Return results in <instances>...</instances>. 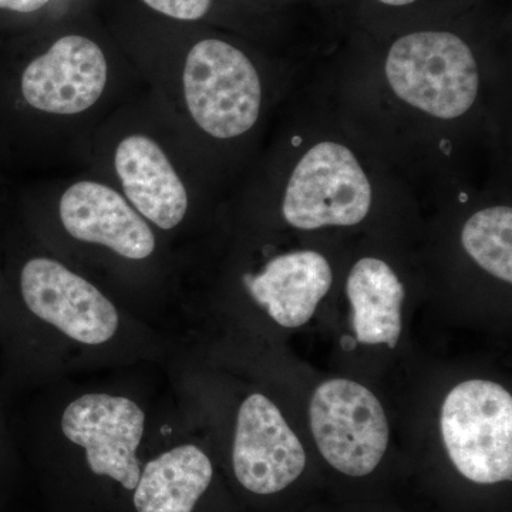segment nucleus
Returning <instances> with one entry per match:
<instances>
[{"label": "nucleus", "instance_id": "obj_7", "mask_svg": "<svg viewBox=\"0 0 512 512\" xmlns=\"http://www.w3.org/2000/svg\"><path fill=\"white\" fill-rule=\"evenodd\" d=\"M20 288L37 318L77 342L100 345L119 328L113 303L96 286L53 259H30L23 266Z\"/></svg>", "mask_w": 512, "mask_h": 512}, {"label": "nucleus", "instance_id": "obj_5", "mask_svg": "<svg viewBox=\"0 0 512 512\" xmlns=\"http://www.w3.org/2000/svg\"><path fill=\"white\" fill-rule=\"evenodd\" d=\"M311 429L320 454L350 477L372 473L389 446V423L382 404L362 384L332 379L311 400Z\"/></svg>", "mask_w": 512, "mask_h": 512}, {"label": "nucleus", "instance_id": "obj_1", "mask_svg": "<svg viewBox=\"0 0 512 512\" xmlns=\"http://www.w3.org/2000/svg\"><path fill=\"white\" fill-rule=\"evenodd\" d=\"M384 72L400 100L441 120L466 114L480 89L474 53L450 32L429 30L400 37L390 47Z\"/></svg>", "mask_w": 512, "mask_h": 512}, {"label": "nucleus", "instance_id": "obj_3", "mask_svg": "<svg viewBox=\"0 0 512 512\" xmlns=\"http://www.w3.org/2000/svg\"><path fill=\"white\" fill-rule=\"evenodd\" d=\"M184 96L192 120L211 137L248 133L259 119L262 84L251 60L227 42L207 39L185 60Z\"/></svg>", "mask_w": 512, "mask_h": 512}, {"label": "nucleus", "instance_id": "obj_18", "mask_svg": "<svg viewBox=\"0 0 512 512\" xmlns=\"http://www.w3.org/2000/svg\"><path fill=\"white\" fill-rule=\"evenodd\" d=\"M380 2L389 6H407L412 5L416 0H380Z\"/></svg>", "mask_w": 512, "mask_h": 512}, {"label": "nucleus", "instance_id": "obj_10", "mask_svg": "<svg viewBox=\"0 0 512 512\" xmlns=\"http://www.w3.org/2000/svg\"><path fill=\"white\" fill-rule=\"evenodd\" d=\"M63 227L79 241L110 248L124 258L146 259L156 238L140 214L123 197L94 181H80L64 192L59 205Z\"/></svg>", "mask_w": 512, "mask_h": 512}, {"label": "nucleus", "instance_id": "obj_11", "mask_svg": "<svg viewBox=\"0 0 512 512\" xmlns=\"http://www.w3.org/2000/svg\"><path fill=\"white\" fill-rule=\"evenodd\" d=\"M114 165L138 214L163 229H173L184 220L187 190L156 141L141 134L124 138L117 146Z\"/></svg>", "mask_w": 512, "mask_h": 512}, {"label": "nucleus", "instance_id": "obj_16", "mask_svg": "<svg viewBox=\"0 0 512 512\" xmlns=\"http://www.w3.org/2000/svg\"><path fill=\"white\" fill-rule=\"evenodd\" d=\"M165 16L178 20H198L211 8L212 0H143Z\"/></svg>", "mask_w": 512, "mask_h": 512}, {"label": "nucleus", "instance_id": "obj_6", "mask_svg": "<svg viewBox=\"0 0 512 512\" xmlns=\"http://www.w3.org/2000/svg\"><path fill=\"white\" fill-rule=\"evenodd\" d=\"M143 410L126 397L86 394L64 410V436L86 450L97 476H107L134 490L140 480L136 451L144 433Z\"/></svg>", "mask_w": 512, "mask_h": 512}, {"label": "nucleus", "instance_id": "obj_15", "mask_svg": "<svg viewBox=\"0 0 512 512\" xmlns=\"http://www.w3.org/2000/svg\"><path fill=\"white\" fill-rule=\"evenodd\" d=\"M468 255L488 274L512 282V210L507 205L485 208L468 218L461 232Z\"/></svg>", "mask_w": 512, "mask_h": 512}, {"label": "nucleus", "instance_id": "obj_14", "mask_svg": "<svg viewBox=\"0 0 512 512\" xmlns=\"http://www.w3.org/2000/svg\"><path fill=\"white\" fill-rule=\"evenodd\" d=\"M211 480L210 458L200 448H173L144 468L134 505L137 512H192Z\"/></svg>", "mask_w": 512, "mask_h": 512}, {"label": "nucleus", "instance_id": "obj_9", "mask_svg": "<svg viewBox=\"0 0 512 512\" xmlns=\"http://www.w3.org/2000/svg\"><path fill=\"white\" fill-rule=\"evenodd\" d=\"M107 84V60L97 43L70 35L23 70L20 93L32 109L73 116L99 101Z\"/></svg>", "mask_w": 512, "mask_h": 512}, {"label": "nucleus", "instance_id": "obj_17", "mask_svg": "<svg viewBox=\"0 0 512 512\" xmlns=\"http://www.w3.org/2000/svg\"><path fill=\"white\" fill-rule=\"evenodd\" d=\"M50 0H0V9L10 12L32 13L42 9Z\"/></svg>", "mask_w": 512, "mask_h": 512}, {"label": "nucleus", "instance_id": "obj_4", "mask_svg": "<svg viewBox=\"0 0 512 512\" xmlns=\"http://www.w3.org/2000/svg\"><path fill=\"white\" fill-rule=\"evenodd\" d=\"M372 207V185L355 154L322 141L306 151L286 185L282 212L298 229L352 227Z\"/></svg>", "mask_w": 512, "mask_h": 512}, {"label": "nucleus", "instance_id": "obj_2", "mask_svg": "<svg viewBox=\"0 0 512 512\" xmlns=\"http://www.w3.org/2000/svg\"><path fill=\"white\" fill-rule=\"evenodd\" d=\"M441 436L467 480L497 484L512 478V397L488 380L454 387L441 410Z\"/></svg>", "mask_w": 512, "mask_h": 512}, {"label": "nucleus", "instance_id": "obj_13", "mask_svg": "<svg viewBox=\"0 0 512 512\" xmlns=\"http://www.w3.org/2000/svg\"><path fill=\"white\" fill-rule=\"evenodd\" d=\"M356 339L396 348L402 335L404 286L392 268L376 258L357 261L346 282Z\"/></svg>", "mask_w": 512, "mask_h": 512}, {"label": "nucleus", "instance_id": "obj_8", "mask_svg": "<svg viewBox=\"0 0 512 512\" xmlns=\"http://www.w3.org/2000/svg\"><path fill=\"white\" fill-rule=\"evenodd\" d=\"M232 463L239 483L262 495L285 490L305 470L301 441L262 394H252L239 409Z\"/></svg>", "mask_w": 512, "mask_h": 512}, {"label": "nucleus", "instance_id": "obj_12", "mask_svg": "<svg viewBox=\"0 0 512 512\" xmlns=\"http://www.w3.org/2000/svg\"><path fill=\"white\" fill-rule=\"evenodd\" d=\"M252 298L284 328H299L312 318L333 282L325 256L298 251L276 256L264 271L245 278Z\"/></svg>", "mask_w": 512, "mask_h": 512}]
</instances>
